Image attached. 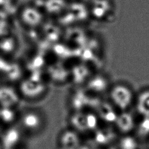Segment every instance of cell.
Instances as JSON below:
<instances>
[{
  "label": "cell",
  "instance_id": "obj_1",
  "mask_svg": "<svg viewBox=\"0 0 149 149\" xmlns=\"http://www.w3.org/2000/svg\"><path fill=\"white\" fill-rule=\"evenodd\" d=\"M22 99L28 101H37L45 96L48 87L44 82L33 78L21 80L17 87Z\"/></svg>",
  "mask_w": 149,
  "mask_h": 149
},
{
  "label": "cell",
  "instance_id": "obj_2",
  "mask_svg": "<svg viewBox=\"0 0 149 149\" xmlns=\"http://www.w3.org/2000/svg\"><path fill=\"white\" fill-rule=\"evenodd\" d=\"M20 22L28 28H36L43 22L44 16L43 13L34 5L23 6L19 13Z\"/></svg>",
  "mask_w": 149,
  "mask_h": 149
},
{
  "label": "cell",
  "instance_id": "obj_3",
  "mask_svg": "<svg viewBox=\"0 0 149 149\" xmlns=\"http://www.w3.org/2000/svg\"><path fill=\"white\" fill-rule=\"evenodd\" d=\"M109 95L113 105L122 110L126 109L132 100V93L130 90L122 84L112 87L110 89Z\"/></svg>",
  "mask_w": 149,
  "mask_h": 149
},
{
  "label": "cell",
  "instance_id": "obj_4",
  "mask_svg": "<svg viewBox=\"0 0 149 149\" xmlns=\"http://www.w3.org/2000/svg\"><path fill=\"white\" fill-rule=\"evenodd\" d=\"M21 100L17 88L3 84L0 86V107L16 108Z\"/></svg>",
  "mask_w": 149,
  "mask_h": 149
},
{
  "label": "cell",
  "instance_id": "obj_5",
  "mask_svg": "<svg viewBox=\"0 0 149 149\" xmlns=\"http://www.w3.org/2000/svg\"><path fill=\"white\" fill-rule=\"evenodd\" d=\"M21 134L19 130L15 127L7 129L2 134L1 139V143L3 149H13L19 143Z\"/></svg>",
  "mask_w": 149,
  "mask_h": 149
},
{
  "label": "cell",
  "instance_id": "obj_6",
  "mask_svg": "<svg viewBox=\"0 0 149 149\" xmlns=\"http://www.w3.org/2000/svg\"><path fill=\"white\" fill-rule=\"evenodd\" d=\"M21 123L24 127L29 130L38 129L42 123L40 114L35 110H29L21 116Z\"/></svg>",
  "mask_w": 149,
  "mask_h": 149
},
{
  "label": "cell",
  "instance_id": "obj_7",
  "mask_svg": "<svg viewBox=\"0 0 149 149\" xmlns=\"http://www.w3.org/2000/svg\"><path fill=\"white\" fill-rule=\"evenodd\" d=\"M96 114L99 119L109 124L115 123L118 116L112 105L102 101H101L97 107Z\"/></svg>",
  "mask_w": 149,
  "mask_h": 149
},
{
  "label": "cell",
  "instance_id": "obj_8",
  "mask_svg": "<svg viewBox=\"0 0 149 149\" xmlns=\"http://www.w3.org/2000/svg\"><path fill=\"white\" fill-rule=\"evenodd\" d=\"M87 91L95 94H101L108 88L107 79L102 75L91 77L86 82Z\"/></svg>",
  "mask_w": 149,
  "mask_h": 149
},
{
  "label": "cell",
  "instance_id": "obj_9",
  "mask_svg": "<svg viewBox=\"0 0 149 149\" xmlns=\"http://www.w3.org/2000/svg\"><path fill=\"white\" fill-rule=\"evenodd\" d=\"M114 123L118 129L123 133L130 132L134 126V118L130 113L126 112L118 115Z\"/></svg>",
  "mask_w": 149,
  "mask_h": 149
},
{
  "label": "cell",
  "instance_id": "obj_10",
  "mask_svg": "<svg viewBox=\"0 0 149 149\" xmlns=\"http://www.w3.org/2000/svg\"><path fill=\"white\" fill-rule=\"evenodd\" d=\"M17 40L12 33L0 38V55L3 56L13 54L17 48Z\"/></svg>",
  "mask_w": 149,
  "mask_h": 149
},
{
  "label": "cell",
  "instance_id": "obj_11",
  "mask_svg": "<svg viewBox=\"0 0 149 149\" xmlns=\"http://www.w3.org/2000/svg\"><path fill=\"white\" fill-rule=\"evenodd\" d=\"M115 138V133L112 129L107 127L97 128L95 130L94 140L95 143L105 146L109 144Z\"/></svg>",
  "mask_w": 149,
  "mask_h": 149
},
{
  "label": "cell",
  "instance_id": "obj_12",
  "mask_svg": "<svg viewBox=\"0 0 149 149\" xmlns=\"http://www.w3.org/2000/svg\"><path fill=\"white\" fill-rule=\"evenodd\" d=\"M80 142L77 134L72 131L64 132L61 137L62 149H77L80 147Z\"/></svg>",
  "mask_w": 149,
  "mask_h": 149
},
{
  "label": "cell",
  "instance_id": "obj_13",
  "mask_svg": "<svg viewBox=\"0 0 149 149\" xmlns=\"http://www.w3.org/2000/svg\"><path fill=\"white\" fill-rule=\"evenodd\" d=\"M72 126L77 130L80 132L88 131L87 126L86 112L74 111L70 117Z\"/></svg>",
  "mask_w": 149,
  "mask_h": 149
},
{
  "label": "cell",
  "instance_id": "obj_14",
  "mask_svg": "<svg viewBox=\"0 0 149 149\" xmlns=\"http://www.w3.org/2000/svg\"><path fill=\"white\" fill-rule=\"evenodd\" d=\"M12 23L8 12L0 9V38L10 33Z\"/></svg>",
  "mask_w": 149,
  "mask_h": 149
},
{
  "label": "cell",
  "instance_id": "obj_15",
  "mask_svg": "<svg viewBox=\"0 0 149 149\" xmlns=\"http://www.w3.org/2000/svg\"><path fill=\"white\" fill-rule=\"evenodd\" d=\"M137 109L144 117H149V91L140 94L137 100Z\"/></svg>",
  "mask_w": 149,
  "mask_h": 149
},
{
  "label": "cell",
  "instance_id": "obj_16",
  "mask_svg": "<svg viewBox=\"0 0 149 149\" xmlns=\"http://www.w3.org/2000/svg\"><path fill=\"white\" fill-rule=\"evenodd\" d=\"M16 108L0 107V122L10 124L16 119L17 115Z\"/></svg>",
  "mask_w": 149,
  "mask_h": 149
},
{
  "label": "cell",
  "instance_id": "obj_17",
  "mask_svg": "<svg viewBox=\"0 0 149 149\" xmlns=\"http://www.w3.org/2000/svg\"><path fill=\"white\" fill-rule=\"evenodd\" d=\"M44 4L48 12L54 13L63 10L67 5V2L65 0H45Z\"/></svg>",
  "mask_w": 149,
  "mask_h": 149
},
{
  "label": "cell",
  "instance_id": "obj_18",
  "mask_svg": "<svg viewBox=\"0 0 149 149\" xmlns=\"http://www.w3.org/2000/svg\"><path fill=\"white\" fill-rule=\"evenodd\" d=\"M119 147L120 149H137L138 143L133 137L126 136L120 139Z\"/></svg>",
  "mask_w": 149,
  "mask_h": 149
},
{
  "label": "cell",
  "instance_id": "obj_19",
  "mask_svg": "<svg viewBox=\"0 0 149 149\" xmlns=\"http://www.w3.org/2000/svg\"><path fill=\"white\" fill-rule=\"evenodd\" d=\"M139 131L142 135L149 134V117H144L139 126Z\"/></svg>",
  "mask_w": 149,
  "mask_h": 149
},
{
  "label": "cell",
  "instance_id": "obj_20",
  "mask_svg": "<svg viewBox=\"0 0 149 149\" xmlns=\"http://www.w3.org/2000/svg\"><path fill=\"white\" fill-rule=\"evenodd\" d=\"M15 0H0V9L6 10L13 6Z\"/></svg>",
  "mask_w": 149,
  "mask_h": 149
},
{
  "label": "cell",
  "instance_id": "obj_21",
  "mask_svg": "<svg viewBox=\"0 0 149 149\" xmlns=\"http://www.w3.org/2000/svg\"><path fill=\"white\" fill-rule=\"evenodd\" d=\"M3 83H2V79H1V77L0 76V86Z\"/></svg>",
  "mask_w": 149,
  "mask_h": 149
},
{
  "label": "cell",
  "instance_id": "obj_22",
  "mask_svg": "<svg viewBox=\"0 0 149 149\" xmlns=\"http://www.w3.org/2000/svg\"><path fill=\"white\" fill-rule=\"evenodd\" d=\"M0 149H3V148L2 146L1 143V141H0Z\"/></svg>",
  "mask_w": 149,
  "mask_h": 149
},
{
  "label": "cell",
  "instance_id": "obj_23",
  "mask_svg": "<svg viewBox=\"0 0 149 149\" xmlns=\"http://www.w3.org/2000/svg\"><path fill=\"white\" fill-rule=\"evenodd\" d=\"M77 149H78V148H77Z\"/></svg>",
  "mask_w": 149,
  "mask_h": 149
}]
</instances>
